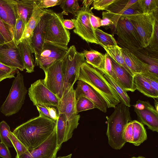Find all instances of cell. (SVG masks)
I'll use <instances>...</instances> for the list:
<instances>
[{
  "label": "cell",
  "instance_id": "1",
  "mask_svg": "<svg viewBox=\"0 0 158 158\" xmlns=\"http://www.w3.org/2000/svg\"><path fill=\"white\" fill-rule=\"evenodd\" d=\"M56 121L40 115L17 127L12 132L29 150L36 148L56 130Z\"/></svg>",
  "mask_w": 158,
  "mask_h": 158
},
{
  "label": "cell",
  "instance_id": "2",
  "mask_svg": "<svg viewBox=\"0 0 158 158\" xmlns=\"http://www.w3.org/2000/svg\"><path fill=\"white\" fill-rule=\"evenodd\" d=\"M77 80L85 82L94 89L104 99L108 108H114L122 102L120 97L103 74L86 61L81 66Z\"/></svg>",
  "mask_w": 158,
  "mask_h": 158
},
{
  "label": "cell",
  "instance_id": "3",
  "mask_svg": "<svg viewBox=\"0 0 158 158\" xmlns=\"http://www.w3.org/2000/svg\"><path fill=\"white\" fill-rule=\"evenodd\" d=\"M109 117L106 116L107 128L106 134L108 143L113 149H121L126 142L123 139L125 128L128 123L131 121L129 107L123 103L117 105Z\"/></svg>",
  "mask_w": 158,
  "mask_h": 158
},
{
  "label": "cell",
  "instance_id": "4",
  "mask_svg": "<svg viewBox=\"0 0 158 158\" xmlns=\"http://www.w3.org/2000/svg\"><path fill=\"white\" fill-rule=\"evenodd\" d=\"M27 91L23 76L18 69L9 93L0 108L1 112L6 116L18 112L24 102Z\"/></svg>",
  "mask_w": 158,
  "mask_h": 158
},
{
  "label": "cell",
  "instance_id": "5",
  "mask_svg": "<svg viewBox=\"0 0 158 158\" xmlns=\"http://www.w3.org/2000/svg\"><path fill=\"white\" fill-rule=\"evenodd\" d=\"M62 60L64 74L63 95L77 80L80 67L85 60L83 52L77 51L74 45L68 48Z\"/></svg>",
  "mask_w": 158,
  "mask_h": 158
},
{
  "label": "cell",
  "instance_id": "6",
  "mask_svg": "<svg viewBox=\"0 0 158 158\" xmlns=\"http://www.w3.org/2000/svg\"><path fill=\"white\" fill-rule=\"evenodd\" d=\"M123 17L127 19L136 30L143 48H147L151 41L157 12L147 14L139 12Z\"/></svg>",
  "mask_w": 158,
  "mask_h": 158
},
{
  "label": "cell",
  "instance_id": "7",
  "mask_svg": "<svg viewBox=\"0 0 158 158\" xmlns=\"http://www.w3.org/2000/svg\"><path fill=\"white\" fill-rule=\"evenodd\" d=\"M63 15L61 13L53 12L46 27L45 41L67 47L70 33L63 24Z\"/></svg>",
  "mask_w": 158,
  "mask_h": 158
},
{
  "label": "cell",
  "instance_id": "8",
  "mask_svg": "<svg viewBox=\"0 0 158 158\" xmlns=\"http://www.w3.org/2000/svg\"><path fill=\"white\" fill-rule=\"evenodd\" d=\"M93 9L83 5L76 12L74 15L75 18L71 19L74 25L73 31L87 43L99 45L90 21Z\"/></svg>",
  "mask_w": 158,
  "mask_h": 158
},
{
  "label": "cell",
  "instance_id": "9",
  "mask_svg": "<svg viewBox=\"0 0 158 158\" xmlns=\"http://www.w3.org/2000/svg\"><path fill=\"white\" fill-rule=\"evenodd\" d=\"M115 28L116 34L119 39L129 49L134 51L143 49L136 30L127 19L121 17Z\"/></svg>",
  "mask_w": 158,
  "mask_h": 158
},
{
  "label": "cell",
  "instance_id": "10",
  "mask_svg": "<svg viewBox=\"0 0 158 158\" xmlns=\"http://www.w3.org/2000/svg\"><path fill=\"white\" fill-rule=\"evenodd\" d=\"M62 59L55 62L47 69L44 72L45 77L43 80L46 87L60 100L63 96L64 85Z\"/></svg>",
  "mask_w": 158,
  "mask_h": 158
},
{
  "label": "cell",
  "instance_id": "11",
  "mask_svg": "<svg viewBox=\"0 0 158 158\" xmlns=\"http://www.w3.org/2000/svg\"><path fill=\"white\" fill-rule=\"evenodd\" d=\"M28 94L34 105L50 106L57 107L60 99L44 85L43 80L39 79L31 84Z\"/></svg>",
  "mask_w": 158,
  "mask_h": 158
},
{
  "label": "cell",
  "instance_id": "12",
  "mask_svg": "<svg viewBox=\"0 0 158 158\" xmlns=\"http://www.w3.org/2000/svg\"><path fill=\"white\" fill-rule=\"evenodd\" d=\"M69 48L64 47L45 41L35 64L45 72L55 62L62 59Z\"/></svg>",
  "mask_w": 158,
  "mask_h": 158
},
{
  "label": "cell",
  "instance_id": "13",
  "mask_svg": "<svg viewBox=\"0 0 158 158\" xmlns=\"http://www.w3.org/2000/svg\"><path fill=\"white\" fill-rule=\"evenodd\" d=\"M140 122L148 129L158 132V112L148 101L138 100L133 106Z\"/></svg>",
  "mask_w": 158,
  "mask_h": 158
},
{
  "label": "cell",
  "instance_id": "14",
  "mask_svg": "<svg viewBox=\"0 0 158 158\" xmlns=\"http://www.w3.org/2000/svg\"><path fill=\"white\" fill-rule=\"evenodd\" d=\"M61 146L57 141L56 131L38 147L30 150L28 153L24 154L15 158H56L57 153Z\"/></svg>",
  "mask_w": 158,
  "mask_h": 158
},
{
  "label": "cell",
  "instance_id": "15",
  "mask_svg": "<svg viewBox=\"0 0 158 158\" xmlns=\"http://www.w3.org/2000/svg\"><path fill=\"white\" fill-rule=\"evenodd\" d=\"M54 11L47 9L34 29L30 46L36 60L41 52L45 41L46 31L48 24Z\"/></svg>",
  "mask_w": 158,
  "mask_h": 158
},
{
  "label": "cell",
  "instance_id": "16",
  "mask_svg": "<svg viewBox=\"0 0 158 158\" xmlns=\"http://www.w3.org/2000/svg\"><path fill=\"white\" fill-rule=\"evenodd\" d=\"M0 62L21 71L24 69L19 48L15 41L0 45Z\"/></svg>",
  "mask_w": 158,
  "mask_h": 158
},
{
  "label": "cell",
  "instance_id": "17",
  "mask_svg": "<svg viewBox=\"0 0 158 158\" xmlns=\"http://www.w3.org/2000/svg\"><path fill=\"white\" fill-rule=\"evenodd\" d=\"M80 116L78 114L74 118L68 120L64 114H58L56 121V132L58 145L61 146L62 143L71 139L74 130L79 124Z\"/></svg>",
  "mask_w": 158,
  "mask_h": 158
},
{
  "label": "cell",
  "instance_id": "18",
  "mask_svg": "<svg viewBox=\"0 0 158 158\" xmlns=\"http://www.w3.org/2000/svg\"><path fill=\"white\" fill-rule=\"evenodd\" d=\"M75 94L76 100L80 97H85L94 104L95 108L103 112H106L107 105L104 99L92 87L85 82L78 81Z\"/></svg>",
  "mask_w": 158,
  "mask_h": 158
},
{
  "label": "cell",
  "instance_id": "19",
  "mask_svg": "<svg viewBox=\"0 0 158 158\" xmlns=\"http://www.w3.org/2000/svg\"><path fill=\"white\" fill-rule=\"evenodd\" d=\"M76 100L73 86L64 94L57 107L58 114H64L68 120L72 119L78 115L76 110Z\"/></svg>",
  "mask_w": 158,
  "mask_h": 158
},
{
  "label": "cell",
  "instance_id": "20",
  "mask_svg": "<svg viewBox=\"0 0 158 158\" xmlns=\"http://www.w3.org/2000/svg\"><path fill=\"white\" fill-rule=\"evenodd\" d=\"M138 0H116L105 11L102 12V17L110 19L115 28L117 22L125 11L136 3Z\"/></svg>",
  "mask_w": 158,
  "mask_h": 158
},
{
  "label": "cell",
  "instance_id": "21",
  "mask_svg": "<svg viewBox=\"0 0 158 158\" xmlns=\"http://www.w3.org/2000/svg\"><path fill=\"white\" fill-rule=\"evenodd\" d=\"M47 9V8L39 7L36 2V0H35L32 14L26 24L24 32L19 43L20 41H25L30 44L34 30Z\"/></svg>",
  "mask_w": 158,
  "mask_h": 158
},
{
  "label": "cell",
  "instance_id": "22",
  "mask_svg": "<svg viewBox=\"0 0 158 158\" xmlns=\"http://www.w3.org/2000/svg\"><path fill=\"white\" fill-rule=\"evenodd\" d=\"M110 59L118 85L127 91L134 92L136 89L133 84V75L111 58Z\"/></svg>",
  "mask_w": 158,
  "mask_h": 158
},
{
  "label": "cell",
  "instance_id": "23",
  "mask_svg": "<svg viewBox=\"0 0 158 158\" xmlns=\"http://www.w3.org/2000/svg\"><path fill=\"white\" fill-rule=\"evenodd\" d=\"M122 52L125 63L133 75L136 73L148 72V64L131 51L127 48H122Z\"/></svg>",
  "mask_w": 158,
  "mask_h": 158
},
{
  "label": "cell",
  "instance_id": "24",
  "mask_svg": "<svg viewBox=\"0 0 158 158\" xmlns=\"http://www.w3.org/2000/svg\"><path fill=\"white\" fill-rule=\"evenodd\" d=\"M0 18L14 31L18 16L13 0H0Z\"/></svg>",
  "mask_w": 158,
  "mask_h": 158
},
{
  "label": "cell",
  "instance_id": "25",
  "mask_svg": "<svg viewBox=\"0 0 158 158\" xmlns=\"http://www.w3.org/2000/svg\"><path fill=\"white\" fill-rule=\"evenodd\" d=\"M17 45L26 72L31 73L34 72L35 60L30 44L25 41H22Z\"/></svg>",
  "mask_w": 158,
  "mask_h": 158
},
{
  "label": "cell",
  "instance_id": "26",
  "mask_svg": "<svg viewBox=\"0 0 158 158\" xmlns=\"http://www.w3.org/2000/svg\"><path fill=\"white\" fill-rule=\"evenodd\" d=\"M35 0H13L18 17L26 25L31 17Z\"/></svg>",
  "mask_w": 158,
  "mask_h": 158
},
{
  "label": "cell",
  "instance_id": "27",
  "mask_svg": "<svg viewBox=\"0 0 158 158\" xmlns=\"http://www.w3.org/2000/svg\"><path fill=\"white\" fill-rule=\"evenodd\" d=\"M133 82L136 89L144 95L155 99L158 98V92L139 73L133 75Z\"/></svg>",
  "mask_w": 158,
  "mask_h": 158
},
{
  "label": "cell",
  "instance_id": "28",
  "mask_svg": "<svg viewBox=\"0 0 158 158\" xmlns=\"http://www.w3.org/2000/svg\"><path fill=\"white\" fill-rule=\"evenodd\" d=\"M82 52L88 64L100 72L104 70L105 54L93 49L85 50Z\"/></svg>",
  "mask_w": 158,
  "mask_h": 158
},
{
  "label": "cell",
  "instance_id": "29",
  "mask_svg": "<svg viewBox=\"0 0 158 158\" xmlns=\"http://www.w3.org/2000/svg\"><path fill=\"white\" fill-rule=\"evenodd\" d=\"M132 122L133 136L132 144L137 146L147 139V132L142 123L135 120L132 121Z\"/></svg>",
  "mask_w": 158,
  "mask_h": 158
},
{
  "label": "cell",
  "instance_id": "30",
  "mask_svg": "<svg viewBox=\"0 0 158 158\" xmlns=\"http://www.w3.org/2000/svg\"><path fill=\"white\" fill-rule=\"evenodd\" d=\"M103 48L111 59L133 75L125 63L122 55V48L117 45Z\"/></svg>",
  "mask_w": 158,
  "mask_h": 158
},
{
  "label": "cell",
  "instance_id": "31",
  "mask_svg": "<svg viewBox=\"0 0 158 158\" xmlns=\"http://www.w3.org/2000/svg\"><path fill=\"white\" fill-rule=\"evenodd\" d=\"M96 37L98 41L103 48L118 45L113 36L102 30L97 28L95 30Z\"/></svg>",
  "mask_w": 158,
  "mask_h": 158
},
{
  "label": "cell",
  "instance_id": "32",
  "mask_svg": "<svg viewBox=\"0 0 158 158\" xmlns=\"http://www.w3.org/2000/svg\"><path fill=\"white\" fill-rule=\"evenodd\" d=\"M104 76L109 83L115 90L120 97L122 102L129 107L131 106V100L127 91L124 90L118 84L116 83L112 78L106 74H104Z\"/></svg>",
  "mask_w": 158,
  "mask_h": 158
},
{
  "label": "cell",
  "instance_id": "33",
  "mask_svg": "<svg viewBox=\"0 0 158 158\" xmlns=\"http://www.w3.org/2000/svg\"><path fill=\"white\" fill-rule=\"evenodd\" d=\"M138 8L143 13L150 14L157 12L158 0H138Z\"/></svg>",
  "mask_w": 158,
  "mask_h": 158
},
{
  "label": "cell",
  "instance_id": "34",
  "mask_svg": "<svg viewBox=\"0 0 158 158\" xmlns=\"http://www.w3.org/2000/svg\"><path fill=\"white\" fill-rule=\"evenodd\" d=\"M60 5L63 10L61 13L64 15L69 13L74 15L80 8L77 0H62Z\"/></svg>",
  "mask_w": 158,
  "mask_h": 158
},
{
  "label": "cell",
  "instance_id": "35",
  "mask_svg": "<svg viewBox=\"0 0 158 158\" xmlns=\"http://www.w3.org/2000/svg\"><path fill=\"white\" fill-rule=\"evenodd\" d=\"M10 127L5 121L0 122V139L1 142L8 147L12 148L13 146L9 137L10 132Z\"/></svg>",
  "mask_w": 158,
  "mask_h": 158
},
{
  "label": "cell",
  "instance_id": "36",
  "mask_svg": "<svg viewBox=\"0 0 158 158\" xmlns=\"http://www.w3.org/2000/svg\"><path fill=\"white\" fill-rule=\"evenodd\" d=\"M0 32L4 37L5 43H11L14 41V31L12 28L0 18Z\"/></svg>",
  "mask_w": 158,
  "mask_h": 158
},
{
  "label": "cell",
  "instance_id": "37",
  "mask_svg": "<svg viewBox=\"0 0 158 158\" xmlns=\"http://www.w3.org/2000/svg\"><path fill=\"white\" fill-rule=\"evenodd\" d=\"M9 137L16 152L17 156H19L22 154L29 152L30 151L27 148L23 143L11 131L10 132Z\"/></svg>",
  "mask_w": 158,
  "mask_h": 158
},
{
  "label": "cell",
  "instance_id": "38",
  "mask_svg": "<svg viewBox=\"0 0 158 158\" xmlns=\"http://www.w3.org/2000/svg\"><path fill=\"white\" fill-rule=\"evenodd\" d=\"M95 108L94 104L87 98L81 97L76 100V110L77 114L80 112Z\"/></svg>",
  "mask_w": 158,
  "mask_h": 158
},
{
  "label": "cell",
  "instance_id": "39",
  "mask_svg": "<svg viewBox=\"0 0 158 158\" xmlns=\"http://www.w3.org/2000/svg\"><path fill=\"white\" fill-rule=\"evenodd\" d=\"M139 56L148 64V72L158 76L157 58L150 57L143 54H140Z\"/></svg>",
  "mask_w": 158,
  "mask_h": 158
},
{
  "label": "cell",
  "instance_id": "40",
  "mask_svg": "<svg viewBox=\"0 0 158 158\" xmlns=\"http://www.w3.org/2000/svg\"><path fill=\"white\" fill-rule=\"evenodd\" d=\"M17 69L6 66L0 62V82L7 78H15Z\"/></svg>",
  "mask_w": 158,
  "mask_h": 158
},
{
  "label": "cell",
  "instance_id": "41",
  "mask_svg": "<svg viewBox=\"0 0 158 158\" xmlns=\"http://www.w3.org/2000/svg\"><path fill=\"white\" fill-rule=\"evenodd\" d=\"M25 25L23 20L18 17L16 20L14 34V39L17 45L23 35Z\"/></svg>",
  "mask_w": 158,
  "mask_h": 158
},
{
  "label": "cell",
  "instance_id": "42",
  "mask_svg": "<svg viewBox=\"0 0 158 158\" xmlns=\"http://www.w3.org/2000/svg\"><path fill=\"white\" fill-rule=\"evenodd\" d=\"M105 59L104 70L101 72L103 74L105 73L108 75L116 83L118 84L117 77L112 68L110 58L106 53H105Z\"/></svg>",
  "mask_w": 158,
  "mask_h": 158
},
{
  "label": "cell",
  "instance_id": "43",
  "mask_svg": "<svg viewBox=\"0 0 158 158\" xmlns=\"http://www.w3.org/2000/svg\"><path fill=\"white\" fill-rule=\"evenodd\" d=\"M158 17L155 21L153 32L150 43L147 48L155 52H158Z\"/></svg>",
  "mask_w": 158,
  "mask_h": 158
},
{
  "label": "cell",
  "instance_id": "44",
  "mask_svg": "<svg viewBox=\"0 0 158 158\" xmlns=\"http://www.w3.org/2000/svg\"><path fill=\"white\" fill-rule=\"evenodd\" d=\"M139 73L150 84L156 91L158 92V76L149 72H143Z\"/></svg>",
  "mask_w": 158,
  "mask_h": 158
},
{
  "label": "cell",
  "instance_id": "45",
  "mask_svg": "<svg viewBox=\"0 0 158 158\" xmlns=\"http://www.w3.org/2000/svg\"><path fill=\"white\" fill-rule=\"evenodd\" d=\"M116 0H94L92 3L93 8L98 10H106Z\"/></svg>",
  "mask_w": 158,
  "mask_h": 158
},
{
  "label": "cell",
  "instance_id": "46",
  "mask_svg": "<svg viewBox=\"0 0 158 158\" xmlns=\"http://www.w3.org/2000/svg\"><path fill=\"white\" fill-rule=\"evenodd\" d=\"M62 0H36V2L39 7L46 8L60 5Z\"/></svg>",
  "mask_w": 158,
  "mask_h": 158
},
{
  "label": "cell",
  "instance_id": "47",
  "mask_svg": "<svg viewBox=\"0 0 158 158\" xmlns=\"http://www.w3.org/2000/svg\"><path fill=\"white\" fill-rule=\"evenodd\" d=\"M133 129L132 121L129 122L127 125L123 134V139L126 142L132 143V142Z\"/></svg>",
  "mask_w": 158,
  "mask_h": 158
},
{
  "label": "cell",
  "instance_id": "48",
  "mask_svg": "<svg viewBox=\"0 0 158 158\" xmlns=\"http://www.w3.org/2000/svg\"><path fill=\"white\" fill-rule=\"evenodd\" d=\"M0 157L2 158H11L8 147L1 142H0Z\"/></svg>",
  "mask_w": 158,
  "mask_h": 158
},
{
  "label": "cell",
  "instance_id": "49",
  "mask_svg": "<svg viewBox=\"0 0 158 158\" xmlns=\"http://www.w3.org/2000/svg\"><path fill=\"white\" fill-rule=\"evenodd\" d=\"M101 19L99 17L91 14L90 16V21L91 24L94 29L95 30L101 26Z\"/></svg>",
  "mask_w": 158,
  "mask_h": 158
},
{
  "label": "cell",
  "instance_id": "50",
  "mask_svg": "<svg viewBox=\"0 0 158 158\" xmlns=\"http://www.w3.org/2000/svg\"><path fill=\"white\" fill-rule=\"evenodd\" d=\"M36 106L39 112L40 115L51 119L47 105H38Z\"/></svg>",
  "mask_w": 158,
  "mask_h": 158
},
{
  "label": "cell",
  "instance_id": "51",
  "mask_svg": "<svg viewBox=\"0 0 158 158\" xmlns=\"http://www.w3.org/2000/svg\"><path fill=\"white\" fill-rule=\"evenodd\" d=\"M50 118L56 122L58 117V111L53 106L47 105Z\"/></svg>",
  "mask_w": 158,
  "mask_h": 158
},
{
  "label": "cell",
  "instance_id": "52",
  "mask_svg": "<svg viewBox=\"0 0 158 158\" xmlns=\"http://www.w3.org/2000/svg\"><path fill=\"white\" fill-rule=\"evenodd\" d=\"M63 24L67 29H72L74 28V25L71 19H64Z\"/></svg>",
  "mask_w": 158,
  "mask_h": 158
},
{
  "label": "cell",
  "instance_id": "53",
  "mask_svg": "<svg viewBox=\"0 0 158 158\" xmlns=\"http://www.w3.org/2000/svg\"><path fill=\"white\" fill-rule=\"evenodd\" d=\"M100 25L101 26L113 25V23L109 19L106 17H102L101 20Z\"/></svg>",
  "mask_w": 158,
  "mask_h": 158
},
{
  "label": "cell",
  "instance_id": "54",
  "mask_svg": "<svg viewBox=\"0 0 158 158\" xmlns=\"http://www.w3.org/2000/svg\"><path fill=\"white\" fill-rule=\"evenodd\" d=\"M94 0H85L82 2L83 5L87 7H89L90 5L93 3Z\"/></svg>",
  "mask_w": 158,
  "mask_h": 158
},
{
  "label": "cell",
  "instance_id": "55",
  "mask_svg": "<svg viewBox=\"0 0 158 158\" xmlns=\"http://www.w3.org/2000/svg\"><path fill=\"white\" fill-rule=\"evenodd\" d=\"M5 43V39L3 36L0 32V45Z\"/></svg>",
  "mask_w": 158,
  "mask_h": 158
},
{
  "label": "cell",
  "instance_id": "56",
  "mask_svg": "<svg viewBox=\"0 0 158 158\" xmlns=\"http://www.w3.org/2000/svg\"><path fill=\"white\" fill-rule=\"evenodd\" d=\"M155 109L156 111L158 112V101L157 100H155Z\"/></svg>",
  "mask_w": 158,
  "mask_h": 158
},
{
  "label": "cell",
  "instance_id": "57",
  "mask_svg": "<svg viewBox=\"0 0 158 158\" xmlns=\"http://www.w3.org/2000/svg\"><path fill=\"white\" fill-rule=\"evenodd\" d=\"M71 156L72 154H70L66 156H59L56 158H71Z\"/></svg>",
  "mask_w": 158,
  "mask_h": 158
},
{
  "label": "cell",
  "instance_id": "58",
  "mask_svg": "<svg viewBox=\"0 0 158 158\" xmlns=\"http://www.w3.org/2000/svg\"><path fill=\"white\" fill-rule=\"evenodd\" d=\"M130 158H146L144 157L143 156H138L137 157L133 156V157H132Z\"/></svg>",
  "mask_w": 158,
  "mask_h": 158
}]
</instances>
